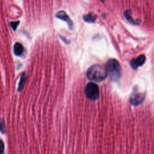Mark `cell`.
Returning a JSON list of instances; mask_svg holds the SVG:
<instances>
[{"label":"cell","instance_id":"obj_5","mask_svg":"<svg viewBox=\"0 0 154 154\" xmlns=\"http://www.w3.org/2000/svg\"><path fill=\"white\" fill-rule=\"evenodd\" d=\"M144 97L145 95L143 93L133 94L130 98V102L133 105H138L143 102Z\"/></svg>","mask_w":154,"mask_h":154},{"label":"cell","instance_id":"obj_1","mask_svg":"<svg viewBox=\"0 0 154 154\" xmlns=\"http://www.w3.org/2000/svg\"><path fill=\"white\" fill-rule=\"evenodd\" d=\"M107 75L106 68L99 65L91 66L87 72V77L90 80L95 82H101L104 80Z\"/></svg>","mask_w":154,"mask_h":154},{"label":"cell","instance_id":"obj_6","mask_svg":"<svg viewBox=\"0 0 154 154\" xmlns=\"http://www.w3.org/2000/svg\"><path fill=\"white\" fill-rule=\"evenodd\" d=\"M146 57L144 55H141L139 57H138L137 59L132 60L131 62V65L132 68L134 69H136L139 66H142L144 62H145Z\"/></svg>","mask_w":154,"mask_h":154},{"label":"cell","instance_id":"obj_10","mask_svg":"<svg viewBox=\"0 0 154 154\" xmlns=\"http://www.w3.org/2000/svg\"><path fill=\"white\" fill-rule=\"evenodd\" d=\"M125 17L126 18V20L128 21H129L130 23H133V24H135V21H134V20L131 17V12L129 11H126L125 12Z\"/></svg>","mask_w":154,"mask_h":154},{"label":"cell","instance_id":"obj_9","mask_svg":"<svg viewBox=\"0 0 154 154\" xmlns=\"http://www.w3.org/2000/svg\"><path fill=\"white\" fill-rule=\"evenodd\" d=\"M26 79H27V75H26L25 73H24L22 75H21V78L20 80V82L19 83V86H18V91H21L23 88L24 87L26 81Z\"/></svg>","mask_w":154,"mask_h":154},{"label":"cell","instance_id":"obj_13","mask_svg":"<svg viewBox=\"0 0 154 154\" xmlns=\"http://www.w3.org/2000/svg\"><path fill=\"white\" fill-rule=\"evenodd\" d=\"M5 144L3 141L0 140V154H4Z\"/></svg>","mask_w":154,"mask_h":154},{"label":"cell","instance_id":"obj_2","mask_svg":"<svg viewBox=\"0 0 154 154\" xmlns=\"http://www.w3.org/2000/svg\"><path fill=\"white\" fill-rule=\"evenodd\" d=\"M107 75L111 81L119 80L121 76V68L119 63L115 59L110 60L106 66Z\"/></svg>","mask_w":154,"mask_h":154},{"label":"cell","instance_id":"obj_7","mask_svg":"<svg viewBox=\"0 0 154 154\" xmlns=\"http://www.w3.org/2000/svg\"><path fill=\"white\" fill-rule=\"evenodd\" d=\"M24 49L23 45L19 42L15 43L14 47V51L16 56H21L24 53Z\"/></svg>","mask_w":154,"mask_h":154},{"label":"cell","instance_id":"obj_11","mask_svg":"<svg viewBox=\"0 0 154 154\" xmlns=\"http://www.w3.org/2000/svg\"><path fill=\"white\" fill-rule=\"evenodd\" d=\"M0 131L2 133H5L6 131V125L3 119H0Z\"/></svg>","mask_w":154,"mask_h":154},{"label":"cell","instance_id":"obj_3","mask_svg":"<svg viewBox=\"0 0 154 154\" xmlns=\"http://www.w3.org/2000/svg\"><path fill=\"white\" fill-rule=\"evenodd\" d=\"M86 96L90 100H96L99 96V90L98 85L95 83H89L85 89Z\"/></svg>","mask_w":154,"mask_h":154},{"label":"cell","instance_id":"obj_14","mask_svg":"<svg viewBox=\"0 0 154 154\" xmlns=\"http://www.w3.org/2000/svg\"><path fill=\"white\" fill-rule=\"evenodd\" d=\"M61 38H62V40L65 43V44H69V42L68 41H67L66 39H64L65 38H62V37H60Z\"/></svg>","mask_w":154,"mask_h":154},{"label":"cell","instance_id":"obj_12","mask_svg":"<svg viewBox=\"0 0 154 154\" xmlns=\"http://www.w3.org/2000/svg\"><path fill=\"white\" fill-rule=\"evenodd\" d=\"M20 24V21H16V22H12L11 23V26L14 30H16L17 29V27Z\"/></svg>","mask_w":154,"mask_h":154},{"label":"cell","instance_id":"obj_4","mask_svg":"<svg viewBox=\"0 0 154 154\" xmlns=\"http://www.w3.org/2000/svg\"><path fill=\"white\" fill-rule=\"evenodd\" d=\"M56 17L65 21L69 26L70 29H72L73 28V22L71 21L68 15V14L65 11H59L58 12L56 15Z\"/></svg>","mask_w":154,"mask_h":154},{"label":"cell","instance_id":"obj_8","mask_svg":"<svg viewBox=\"0 0 154 154\" xmlns=\"http://www.w3.org/2000/svg\"><path fill=\"white\" fill-rule=\"evenodd\" d=\"M83 19L86 22H87L88 23H93L96 21V16L93 14L90 13V14L84 16Z\"/></svg>","mask_w":154,"mask_h":154}]
</instances>
